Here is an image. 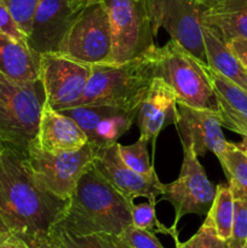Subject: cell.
<instances>
[{"instance_id":"cell-4","label":"cell","mask_w":247,"mask_h":248,"mask_svg":"<svg viewBox=\"0 0 247 248\" xmlns=\"http://www.w3.org/2000/svg\"><path fill=\"white\" fill-rule=\"evenodd\" d=\"M147 53L154 77L164 80L173 90L177 103L218 111L217 97L203 63L172 39L161 47L154 46Z\"/></svg>"},{"instance_id":"cell-32","label":"cell","mask_w":247,"mask_h":248,"mask_svg":"<svg viewBox=\"0 0 247 248\" xmlns=\"http://www.w3.org/2000/svg\"><path fill=\"white\" fill-rule=\"evenodd\" d=\"M23 240L29 248H60L57 246L50 234L47 235H33V236H18Z\"/></svg>"},{"instance_id":"cell-40","label":"cell","mask_w":247,"mask_h":248,"mask_svg":"<svg viewBox=\"0 0 247 248\" xmlns=\"http://www.w3.org/2000/svg\"><path fill=\"white\" fill-rule=\"evenodd\" d=\"M244 248H247V246H245V247H244Z\"/></svg>"},{"instance_id":"cell-38","label":"cell","mask_w":247,"mask_h":248,"mask_svg":"<svg viewBox=\"0 0 247 248\" xmlns=\"http://www.w3.org/2000/svg\"><path fill=\"white\" fill-rule=\"evenodd\" d=\"M9 235H11V234H10V232H7V230H5L4 228H2L1 225H0V242H1L2 240L6 239V237L9 236Z\"/></svg>"},{"instance_id":"cell-33","label":"cell","mask_w":247,"mask_h":248,"mask_svg":"<svg viewBox=\"0 0 247 248\" xmlns=\"http://www.w3.org/2000/svg\"><path fill=\"white\" fill-rule=\"evenodd\" d=\"M240 62L247 68V39L235 38L227 44Z\"/></svg>"},{"instance_id":"cell-27","label":"cell","mask_w":247,"mask_h":248,"mask_svg":"<svg viewBox=\"0 0 247 248\" xmlns=\"http://www.w3.org/2000/svg\"><path fill=\"white\" fill-rule=\"evenodd\" d=\"M174 242H176V248H229V242L218 236L212 222L207 216L200 229L190 239L186 240L185 242H179V240Z\"/></svg>"},{"instance_id":"cell-26","label":"cell","mask_w":247,"mask_h":248,"mask_svg":"<svg viewBox=\"0 0 247 248\" xmlns=\"http://www.w3.org/2000/svg\"><path fill=\"white\" fill-rule=\"evenodd\" d=\"M131 216H132V224L139 229L148 230L154 234H166L173 237L174 241L178 240V230L174 227H165L164 224L159 222L155 212V203L145 202L133 203L132 210H131Z\"/></svg>"},{"instance_id":"cell-1","label":"cell","mask_w":247,"mask_h":248,"mask_svg":"<svg viewBox=\"0 0 247 248\" xmlns=\"http://www.w3.org/2000/svg\"><path fill=\"white\" fill-rule=\"evenodd\" d=\"M69 199L50 193L31 172L26 155L5 148L0 154V225L16 236L47 235Z\"/></svg>"},{"instance_id":"cell-20","label":"cell","mask_w":247,"mask_h":248,"mask_svg":"<svg viewBox=\"0 0 247 248\" xmlns=\"http://www.w3.org/2000/svg\"><path fill=\"white\" fill-rule=\"evenodd\" d=\"M202 22L225 44L247 39V0H220L203 12Z\"/></svg>"},{"instance_id":"cell-3","label":"cell","mask_w":247,"mask_h":248,"mask_svg":"<svg viewBox=\"0 0 247 248\" xmlns=\"http://www.w3.org/2000/svg\"><path fill=\"white\" fill-rule=\"evenodd\" d=\"M153 79L152 61L147 52L121 64L94 65L74 107L111 106L137 113Z\"/></svg>"},{"instance_id":"cell-22","label":"cell","mask_w":247,"mask_h":248,"mask_svg":"<svg viewBox=\"0 0 247 248\" xmlns=\"http://www.w3.org/2000/svg\"><path fill=\"white\" fill-rule=\"evenodd\" d=\"M220 239L229 242L234 222V195L225 184L216 186V195L207 215Z\"/></svg>"},{"instance_id":"cell-13","label":"cell","mask_w":247,"mask_h":248,"mask_svg":"<svg viewBox=\"0 0 247 248\" xmlns=\"http://www.w3.org/2000/svg\"><path fill=\"white\" fill-rule=\"evenodd\" d=\"M82 10L69 0H39L27 44L38 55L57 53Z\"/></svg>"},{"instance_id":"cell-2","label":"cell","mask_w":247,"mask_h":248,"mask_svg":"<svg viewBox=\"0 0 247 248\" xmlns=\"http://www.w3.org/2000/svg\"><path fill=\"white\" fill-rule=\"evenodd\" d=\"M132 206L91 165L77 182L57 225L74 235L104 232L118 236L132 224Z\"/></svg>"},{"instance_id":"cell-30","label":"cell","mask_w":247,"mask_h":248,"mask_svg":"<svg viewBox=\"0 0 247 248\" xmlns=\"http://www.w3.org/2000/svg\"><path fill=\"white\" fill-rule=\"evenodd\" d=\"M116 237L123 248H165L154 232L139 229L133 224L128 225Z\"/></svg>"},{"instance_id":"cell-23","label":"cell","mask_w":247,"mask_h":248,"mask_svg":"<svg viewBox=\"0 0 247 248\" xmlns=\"http://www.w3.org/2000/svg\"><path fill=\"white\" fill-rule=\"evenodd\" d=\"M219 162L229 181L232 195L247 198V155L236 144L228 142Z\"/></svg>"},{"instance_id":"cell-21","label":"cell","mask_w":247,"mask_h":248,"mask_svg":"<svg viewBox=\"0 0 247 248\" xmlns=\"http://www.w3.org/2000/svg\"><path fill=\"white\" fill-rule=\"evenodd\" d=\"M202 33L208 67L247 92V68L240 62L229 46L205 24Z\"/></svg>"},{"instance_id":"cell-29","label":"cell","mask_w":247,"mask_h":248,"mask_svg":"<svg viewBox=\"0 0 247 248\" xmlns=\"http://www.w3.org/2000/svg\"><path fill=\"white\" fill-rule=\"evenodd\" d=\"M247 246V198L234 196V222L229 248Z\"/></svg>"},{"instance_id":"cell-5","label":"cell","mask_w":247,"mask_h":248,"mask_svg":"<svg viewBox=\"0 0 247 248\" xmlns=\"http://www.w3.org/2000/svg\"><path fill=\"white\" fill-rule=\"evenodd\" d=\"M44 103L40 80L15 81L0 74V140L5 148L26 155L38 133Z\"/></svg>"},{"instance_id":"cell-6","label":"cell","mask_w":247,"mask_h":248,"mask_svg":"<svg viewBox=\"0 0 247 248\" xmlns=\"http://www.w3.org/2000/svg\"><path fill=\"white\" fill-rule=\"evenodd\" d=\"M156 39L160 28L191 56L207 64L202 17L207 7L198 0H144ZM208 65V64H207Z\"/></svg>"},{"instance_id":"cell-28","label":"cell","mask_w":247,"mask_h":248,"mask_svg":"<svg viewBox=\"0 0 247 248\" xmlns=\"http://www.w3.org/2000/svg\"><path fill=\"white\" fill-rule=\"evenodd\" d=\"M22 33L28 39L39 0H1Z\"/></svg>"},{"instance_id":"cell-12","label":"cell","mask_w":247,"mask_h":248,"mask_svg":"<svg viewBox=\"0 0 247 248\" xmlns=\"http://www.w3.org/2000/svg\"><path fill=\"white\" fill-rule=\"evenodd\" d=\"M92 169L131 202L145 198L156 205L157 198L161 196L162 183L157 176L145 177L131 170L119 155L118 143L96 148Z\"/></svg>"},{"instance_id":"cell-37","label":"cell","mask_w":247,"mask_h":248,"mask_svg":"<svg viewBox=\"0 0 247 248\" xmlns=\"http://www.w3.org/2000/svg\"><path fill=\"white\" fill-rule=\"evenodd\" d=\"M198 1L201 2L203 6H206L208 9V7H212L213 5H216L217 2H219L220 0H198Z\"/></svg>"},{"instance_id":"cell-15","label":"cell","mask_w":247,"mask_h":248,"mask_svg":"<svg viewBox=\"0 0 247 248\" xmlns=\"http://www.w3.org/2000/svg\"><path fill=\"white\" fill-rule=\"evenodd\" d=\"M177 109L176 127L181 142L190 145L198 156L211 152L219 160L228 144L223 135L219 113L210 109L191 108L182 103H177Z\"/></svg>"},{"instance_id":"cell-16","label":"cell","mask_w":247,"mask_h":248,"mask_svg":"<svg viewBox=\"0 0 247 248\" xmlns=\"http://www.w3.org/2000/svg\"><path fill=\"white\" fill-rule=\"evenodd\" d=\"M177 119L178 109L173 90L164 80L154 77L136 115L139 138L153 140L154 144L159 133L171 124L176 125Z\"/></svg>"},{"instance_id":"cell-36","label":"cell","mask_w":247,"mask_h":248,"mask_svg":"<svg viewBox=\"0 0 247 248\" xmlns=\"http://www.w3.org/2000/svg\"><path fill=\"white\" fill-rule=\"evenodd\" d=\"M236 145L240 150H242V152L247 155V137H242L241 142L237 143Z\"/></svg>"},{"instance_id":"cell-7","label":"cell","mask_w":247,"mask_h":248,"mask_svg":"<svg viewBox=\"0 0 247 248\" xmlns=\"http://www.w3.org/2000/svg\"><path fill=\"white\" fill-rule=\"evenodd\" d=\"M57 53L92 67L113 64L110 21L103 1L80 12Z\"/></svg>"},{"instance_id":"cell-39","label":"cell","mask_w":247,"mask_h":248,"mask_svg":"<svg viewBox=\"0 0 247 248\" xmlns=\"http://www.w3.org/2000/svg\"><path fill=\"white\" fill-rule=\"evenodd\" d=\"M4 149H5L4 144H2V143H1V140H0V154H1V153H2V150H4Z\"/></svg>"},{"instance_id":"cell-10","label":"cell","mask_w":247,"mask_h":248,"mask_svg":"<svg viewBox=\"0 0 247 248\" xmlns=\"http://www.w3.org/2000/svg\"><path fill=\"white\" fill-rule=\"evenodd\" d=\"M183 164L176 181L162 183L161 200L169 201L174 208L176 217L172 227L186 215L206 216L212 206L216 186L208 181L199 156L190 145L182 143Z\"/></svg>"},{"instance_id":"cell-25","label":"cell","mask_w":247,"mask_h":248,"mask_svg":"<svg viewBox=\"0 0 247 248\" xmlns=\"http://www.w3.org/2000/svg\"><path fill=\"white\" fill-rule=\"evenodd\" d=\"M118 152L121 160L131 170L145 177H154V166H152L148 154V140H138L130 145H123L118 143Z\"/></svg>"},{"instance_id":"cell-35","label":"cell","mask_w":247,"mask_h":248,"mask_svg":"<svg viewBox=\"0 0 247 248\" xmlns=\"http://www.w3.org/2000/svg\"><path fill=\"white\" fill-rule=\"evenodd\" d=\"M73 5H74L77 9L79 10H84L85 7L90 6L92 4H97V2H101L103 0H69Z\"/></svg>"},{"instance_id":"cell-14","label":"cell","mask_w":247,"mask_h":248,"mask_svg":"<svg viewBox=\"0 0 247 248\" xmlns=\"http://www.w3.org/2000/svg\"><path fill=\"white\" fill-rule=\"evenodd\" d=\"M80 126L90 144L104 148L118 143L133 125L137 113L111 106H77L62 109Z\"/></svg>"},{"instance_id":"cell-11","label":"cell","mask_w":247,"mask_h":248,"mask_svg":"<svg viewBox=\"0 0 247 248\" xmlns=\"http://www.w3.org/2000/svg\"><path fill=\"white\" fill-rule=\"evenodd\" d=\"M93 67L61 53L40 55V78L45 102L56 110L72 108L84 93Z\"/></svg>"},{"instance_id":"cell-9","label":"cell","mask_w":247,"mask_h":248,"mask_svg":"<svg viewBox=\"0 0 247 248\" xmlns=\"http://www.w3.org/2000/svg\"><path fill=\"white\" fill-rule=\"evenodd\" d=\"M113 40V64L144 55L155 45L144 0H103Z\"/></svg>"},{"instance_id":"cell-24","label":"cell","mask_w":247,"mask_h":248,"mask_svg":"<svg viewBox=\"0 0 247 248\" xmlns=\"http://www.w3.org/2000/svg\"><path fill=\"white\" fill-rule=\"evenodd\" d=\"M50 236L60 248H123L114 235L104 232L74 235L57 224L50 232Z\"/></svg>"},{"instance_id":"cell-34","label":"cell","mask_w":247,"mask_h":248,"mask_svg":"<svg viewBox=\"0 0 247 248\" xmlns=\"http://www.w3.org/2000/svg\"><path fill=\"white\" fill-rule=\"evenodd\" d=\"M0 248H29L26 245V242L22 239H19L16 235L11 234L0 242Z\"/></svg>"},{"instance_id":"cell-19","label":"cell","mask_w":247,"mask_h":248,"mask_svg":"<svg viewBox=\"0 0 247 248\" xmlns=\"http://www.w3.org/2000/svg\"><path fill=\"white\" fill-rule=\"evenodd\" d=\"M0 74L15 81H38L40 55L31 50L24 41L0 33Z\"/></svg>"},{"instance_id":"cell-31","label":"cell","mask_w":247,"mask_h":248,"mask_svg":"<svg viewBox=\"0 0 247 248\" xmlns=\"http://www.w3.org/2000/svg\"><path fill=\"white\" fill-rule=\"evenodd\" d=\"M0 33L27 43V36L18 28L10 11L1 0H0Z\"/></svg>"},{"instance_id":"cell-17","label":"cell","mask_w":247,"mask_h":248,"mask_svg":"<svg viewBox=\"0 0 247 248\" xmlns=\"http://www.w3.org/2000/svg\"><path fill=\"white\" fill-rule=\"evenodd\" d=\"M35 143L50 153L74 152L89 143L80 126L65 114L45 102L41 110Z\"/></svg>"},{"instance_id":"cell-8","label":"cell","mask_w":247,"mask_h":248,"mask_svg":"<svg viewBox=\"0 0 247 248\" xmlns=\"http://www.w3.org/2000/svg\"><path fill=\"white\" fill-rule=\"evenodd\" d=\"M96 147L90 143L74 152L50 153L41 149L33 140L26 153V159L41 186L58 198L68 200L82 174L91 167Z\"/></svg>"},{"instance_id":"cell-18","label":"cell","mask_w":247,"mask_h":248,"mask_svg":"<svg viewBox=\"0 0 247 248\" xmlns=\"http://www.w3.org/2000/svg\"><path fill=\"white\" fill-rule=\"evenodd\" d=\"M205 72L217 97L223 127L247 137V92L206 64Z\"/></svg>"}]
</instances>
